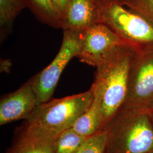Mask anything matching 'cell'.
<instances>
[{
  "instance_id": "cell-14",
  "label": "cell",
  "mask_w": 153,
  "mask_h": 153,
  "mask_svg": "<svg viewBox=\"0 0 153 153\" xmlns=\"http://www.w3.org/2000/svg\"><path fill=\"white\" fill-rule=\"evenodd\" d=\"M87 138L71 127L62 131L55 138L52 153H74Z\"/></svg>"
},
{
  "instance_id": "cell-4",
  "label": "cell",
  "mask_w": 153,
  "mask_h": 153,
  "mask_svg": "<svg viewBox=\"0 0 153 153\" xmlns=\"http://www.w3.org/2000/svg\"><path fill=\"white\" fill-rule=\"evenodd\" d=\"M91 88L84 93L38 104L25 122L51 134L58 136L73 126L90 108L94 100Z\"/></svg>"
},
{
  "instance_id": "cell-12",
  "label": "cell",
  "mask_w": 153,
  "mask_h": 153,
  "mask_svg": "<svg viewBox=\"0 0 153 153\" xmlns=\"http://www.w3.org/2000/svg\"><path fill=\"white\" fill-rule=\"evenodd\" d=\"M27 7L39 22L55 28L64 27V22L53 0H25Z\"/></svg>"
},
{
  "instance_id": "cell-8",
  "label": "cell",
  "mask_w": 153,
  "mask_h": 153,
  "mask_svg": "<svg viewBox=\"0 0 153 153\" xmlns=\"http://www.w3.org/2000/svg\"><path fill=\"white\" fill-rule=\"evenodd\" d=\"M38 105L30 80L0 100V126L19 120H26Z\"/></svg>"
},
{
  "instance_id": "cell-5",
  "label": "cell",
  "mask_w": 153,
  "mask_h": 153,
  "mask_svg": "<svg viewBox=\"0 0 153 153\" xmlns=\"http://www.w3.org/2000/svg\"><path fill=\"white\" fill-rule=\"evenodd\" d=\"M64 36L60 48L55 59L30 80L35 93L38 105L51 100L61 76L73 58L77 56L82 43V33L63 30Z\"/></svg>"
},
{
  "instance_id": "cell-2",
  "label": "cell",
  "mask_w": 153,
  "mask_h": 153,
  "mask_svg": "<svg viewBox=\"0 0 153 153\" xmlns=\"http://www.w3.org/2000/svg\"><path fill=\"white\" fill-rule=\"evenodd\" d=\"M103 24L137 55L153 51V25L121 0H94Z\"/></svg>"
},
{
  "instance_id": "cell-3",
  "label": "cell",
  "mask_w": 153,
  "mask_h": 153,
  "mask_svg": "<svg viewBox=\"0 0 153 153\" xmlns=\"http://www.w3.org/2000/svg\"><path fill=\"white\" fill-rule=\"evenodd\" d=\"M103 129L108 134V153L153 152L151 112L120 108Z\"/></svg>"
},
{
  "instance_id": "cell-11",
  "label": "cell",
  "mask_w": 153,
  "mask_h": 153,
  "mask_svg": "<svg viewBox=\"0 0 153 153\" xmlns=\"http://www.w3.org/2000/svg\"><path fill=\"white\" fill-rule=\"evenodd\" d=\"M91 89L94 97L93 103L88 111L82 115L72 126L78 133L86 137L102 130V91L93 83Z\"/></svg>"
},
{
  "instance_id": "cell-1",
  "label": "cell",
  "mask_w": 153,
  "mask_h": 153,
  "mask_svg": "<svg viewBox=\"0 0 153 153\" xmlns=\"http://www.w3.org/2000/svg\"><path fill=\"white\" fill-rule=\"evenodd\" d=\"M137 54L124 44L110 51L97 65L93 84L102 91V130L126 100L131 64Z\"/></svg>"
},
{
  "instance_id": "cell-13",
  "label": "cell",
  "mask_w": 153,
  "mask_h": 153,
  "mask_svg": "<svg viewBox=\"0 0 153 153\" xmlns=\"http://www.w3.org/2000/svg\"><path fill=\"white\" fill-rule=\"evenodd\" d=\"M27 7L25 0H0L1 40L11 33L13 23L20 12Z\"/></svg>"
},
{
  "instance_id": "cell-6",
  "label": "cell",
  "mask_w": 153,
  "mask_h": 153,
  "mask_svg": "<svg viewBox=\"0 0 153 153\" xmlns=\"http://www.w3.org/2000/svg\"><path fill=\"white\" fill-rule=\"evenodd\" d=\"M120 108L152 111L153 108V51L137 55L133 61L126 97Z\"/></svg>"
},
{
  "instance_id": "cell-10",
  "label": "cell",
  "mask_w": 153,
  "mask_h": 153,
  "mask_svg": "<svg viewBox=\"0 0 153 153\" xmlns=\"http://www.w3.org/2000/svg\"><path fill=\"white\" fill-rule=\"evenodd\" d=\"M98 23V13L94 0H71L62 30L83 33Z\"/></svg>"
},
{
  "instance_id": "cell-19",
  "label": "cell",
  "mask_w": 153,
  "mask_h": 153,
  "mask_svg": "<svg viewBox=\"0 0 153 153\" xmlns=\"http://www.w3.org/2000/svg\"><path fill=\"white\" fill-rule=\"evenodd\" d=\"M153 153V152H152V153Z\"/></svg>"
},
{
  "instance_id": "cell-15",
  "label": "cell",
  "mask_w": 153,
  "mask_h": 153,
  "mask_svg": "<svg viewBox=\"0 0 153 153\" xmlns=\"http://www.w3.org/2000/svg\"><path fill=\"white\" fill-rule=\"evenodd\" d=\"M107 132L102 129L88 137L74 153H108Z\"/></svg>"
},
{
  "instance_id": "cell-17",
  "label": "cell",
  "mask_w": 153,
  "mask_h": 153,
  "mask_svg": "<svg viewBox=\"0 0 153 153\" xmlns=\"http://www.w3.org/2000/svg\"><path fill=\"white\" fill-rule=\"evenodd\" d=\"M53 2L57 10L59 12L64 22V26L65 19L69 9L71 0H53Z\"/></svg>"
},
{
  "instance_id": "cell-9",
  "label": "cell",
  "mask_w": 153,
  "mask_h": 153,
  "mask_svg": "<svg viewBox=\"0 0 153 153\" xmlns=\"http://www.w3.org/2000/svg\"><path fill=\"white\" fill-rule=\"evenodd\" d=\"M16 135L5 153H52L54 141L57 136L26 122L17 131Z\"/></svg>"
},
{
  "instance_id": "cell-7",
  "label": "cell",
  "mask_w": 153,
  "mask_h": 153,
  "mask_svg": "<svg viewBox=\"0 0 153 153\" xmlns=\"http://www.w3.org/2000/svg\"><path fill=\"white\" fill-rule=\"evenodd\" d=\"M124 44L109 28L95 23L82 33V43L76 57L83 63L96 67L110 51Z\"/></svg>"
},
{
  "instance_id": "cell-16",
  "label": "cell",
  "mask_w": 153,
  "mask_h": 153,
  "mask_svg": "<svg viewBox=\"0 0 153 153\" xmlns=\"http://www.w3.org/2000/svg\"><path fill=\"white\" fill-rule=\"evenodd\" d=\"M122 3L146 18L153 25V0H121Z\"/></svg>"
},
{
  "instance_id": "cell-18",
  "label": "cell",
  "mask_w": 153,
  "mask_h": 153,
  "mask_svg": "<svg viewBox=\"0 0 153 153\" xmlns=\"http://www.w3.org/2000/svg\"><path fill=\"white\" fill-rule=\"evenodd\" d=\"M151 116H152V120H153V108L152 110V111H151Z\"/></svg>"
}]
</instances>
